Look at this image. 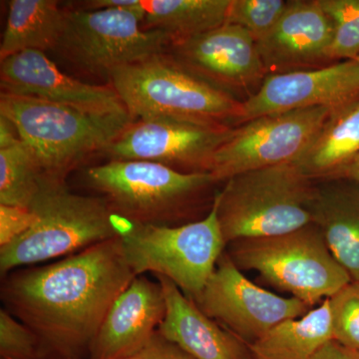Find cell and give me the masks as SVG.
Listing matches in <instances>:
<instances>
[{"instance_id":"obj_1","label":"cell","mask_w":359,"mask_h":359,"mask_svg":"<svg viewBox=\"0 0 359 359\" xmlns=\"http://www.w3.org/2000/svg\"><path fill=\"white\" fill-rule=\"evenodd\" d=\"M136 278L121 238L1 276L2 308L39 337L43 359H87L116 299Z\"/></svg>"},{"instance_id":"obj_2","label":"cell","mask_w":359,"mask_h":359,"mask_svg":"<svg viewBox=\"0 0 359 359\" xmlns=\"http://www.w3.org/2000/svg\"><path fill=\"white\" fill-rule=\"evenodd\" d=\"M87 186L127 223L181 226L204 219L218 191L211 173H185L150 161L110 160L87 168Z\"/></svg>"},{"instance_id":"obj_3","label":"cell","mask_w":359,"mask_h":359,"mask_svg":"<svg viewBox=\"0 0 359 359\" xmlns=\"http://www.w3.org/2000/svg\"><path fill=\"white\" fill-rule=\"evenodd\" d=\"M0 115L39 161L44 182L65 183L89 156L104 152L135 121L130 114L101 115L1 92Z\"/></svg>"},{"instance_id":"obj_4","label":"cell","mask_w":359,"mask_h":359,"mask_svg":"<svg viewBox=\"0 0 359 359\" xmlns=\"http://www.w3.org/2000/svg\"><path fill=\"white\" fill-rule=\"evenodd\" d=\"M29 209L32 228L0 247L1 276L120 237L121 219L102 197L71 192L65 183L44 182Z\"/></svg>"},{"instance_id":"obj_5","label":"cell","mask_w":359,"mask_h":359,"mask_svg":"<svg viewBox=\"0 0 359 359\" xmlns=\"http://www.w3.org/2000/svg\"><path fill=\"white\" fill-rule=\"evenodd\" d=\"M316 183L295 163L226 180L216 195L226 245L240 238L283 235L313 223Z\"/></svg>"},{"instance_id":"obj_6","label":"cell","mask_w":359,"mask_h":359,"mask_svg":"<svg viewBox=\"0 0 359 359\" xmlns=\"http://www.w3.org/2000/svg\"><path fill=\"white\" fill-rule=\"evenodd\" d=\"M110 85L136 119L174 117L237 125L242 101L202 79L165 52L110 73Z\"/></svg>"},{"instance_id":"obj_7","label":"cell","mask_w":359,"mask_h":359,"mask_svg":"<svg viewBox=\"0 0 359 359\" xmlns=\"http://www.w3.org/2000/svg\"><path fill=\"white\" fill-rule=\"evenodd\" d=\"M226 252L241 271H256L271 287L316 306L353 282L313 223L273 236L240 238Z\"/></svg>"},{"instance_id":"obj_8","label":"cell","mask_w":359,"mask_h":359,"mask_svg":"<svg viewBox=\"0 0 359 359\" xmlns=\"http://www.w3.org/2000/svg\"><path fill=\"white\" fill-rule=\"evenodd\" d=\"M121 222L123 250L134 275L165 276L192 299L204 290L226 250L216 198L209 214L193 223L168 226Z\"/></svg>"},{"instance_id":"obj_9","label":"cell","mask_w":359,"mask_h":359,"mask_svg":"<svg viewBox=\"0 0 359 359\" xmlns=\"http://www.w3.org/2000/svg\"><path fill=\"white\" fill-rule=\"evenodd\" d=\"M144 18L142 0L126 8L67 11L57 49L84 70L109 77L171 45L165 33L144 28Z\"/></svg>"},{"instance_id":"obj_10","label":"cell","mask_w":359,"mask_h":359,"mask_svg":"<svg viewBox=\"0 0 359 359\" xmlns=\"http://www.w3.org/2000/svg\"><path fill=\"white\" fill-rule=\"evenodd\" d=\"M332 111L308 108L261 116L238 125L215 154L212 176L217 183H224L245 172L297 163Z\"/></svg>"},{"instance_id":"obj_11","label":"cell","mask_w":359,"mask_h":359,"mask_svg":"<svg viewBox=\"0 0 359 359\" xmlns=\"http://www.w3.org/2000/svg\"><path fill=\"white\" fill-rule=\"evenodd\" d=\"M193 301L203 313L249 346L282 321L302 318L313 309L301 299L280 297L252 283L226 250Z\"/></svg>"},{"instance_id":"obj_12","label":"cell","mask_w":359,"mask_h":359,"mask_svg":"<svg viewBox=\"0 0 359 359\" xmlns=\"http://www.w3.org/2000/svg\"><path fill=\"white\" fill-rule=\"evenodd\" d=\"M233 128L181 118H144L132 123L105 154L111 160L160 163L185 173H211L214 156Z\"/></svg>"},{"instance_id":"obj_13","label":"cell","mask_w":359,"mask_h":359,"mask_svg":"<svg viewBox=\"0 0 359 359\" xmlns=\"http://www.w3.org/2000/svg\"><path fill=\"white\" fill-rule=\"evenodd\" d=\"M359 98V63L339 61L314 69L266 75L242 101L237 126L261 116L314 107L339 109Z\"/></svg>"},{"instance_id":"obj_14","label":"cell","mask_w":359,"mask_h":359,"mask_svg":"<svg viewBox=\"0 0 359 359\" xmlns=\"http://www.w3.org/2000/svg\"><path fill=\"white\" fill-rule=\"evenodd\" d=\"M1 92L32 97L85 112L130 114L111 85H92L71 77L43 51L26 50L2 59Z\"/></svg>"},{"instance_id":"obj_15","label":"cell","mask_w":359,"mask_h":359,"mask_svg":"<svg viewBox=\"0 0 359 359\" xmlns=\"http://www.w3.org/2000/svg\"><path fill=\"white\" fill-rule=\"evenodd\" d=\"M170 47V55L187 70L231 94L261 85L268 75L256 40L237 25L224 23Z\"/></svg>"},{"instance_id":"obj_16","label":"cell","mask_w":359,"mask_h":359,"mask_svg":"<svg viewBox=\"0 0 359 359\" xmlns=\"http://www.w3.org/2000/svg\"><path fill=\"white\" fill-rule=\"evenodd\" d=\"M332 26L318 0H290L275 27L257 40L266 74L332 65Z\"/></svg>"},{"instance_id":"obj_17","label":"cell","mask_w":359,"mask_h":359,"mask_svg":"<svg viewBox=\"0 0 359 359\" xmlns=\"http://www.w3.org/2000/svg\"><path fill=\"white\" fill-rule=\"evenodd\" d=\"M165 313L166 302L160 283L136 276L106 316L87 359L128 358L152 339Z\"/></svg>"},{"instance_id":"obj_18","label":"cell","mask_w":359,"mask_h":359,"mask_svg":"<svg viewBox=\"0 0 359 359\" xmlns=\"http://www.w3.org/2000/svg\"><path fill=\"white\" fill-rule=\"evenodd\" d=\"M166 302L158 332L195 359H255L249 344L203 313L171 280L155 276Z\"/></svg>"},{"instance_id":"obj_19","label":"cell","mask_w":359,"mask_h":359,"mask_svg":"<svg viewBox=\"0 0 359 359\" xmlns=\"http://www.w3.org/2000/svg\"><path fill=\"white\" fill-rule=\"evenodd\" d=\"M313 223L351 280L359 283V186L346 178L316 182Z\"/></svg>"},{"instance_id":"obj_20","label":"cell","mask_w":359,"mask_h":359,"mask_svg":"<svg viewBox=\"0 0 359 359\" xmlns=\"http://www.w3.org/2000/svg\"><path fill=\"white\" fill-rule=\"evenodd\" d=\"M359 155V98L332 111L295 164L314 182L339 179Z\"/></svg>"},{"instance_id":"obj_21","label":"cell","mask_w":359,"mask_h":359,"mask_svg":"<svg viewBox=\"0 0 359 359\" xmlns=\"http://www.w3.org/2000/svg\"><path fill=\"white\" fill-rule=\"evenodd\" d=\"M334 340L330 299L306 316L283 320L250 344L255 359H313Z\"/></svg>"},{"instance_id":"obj_22","label":"cell","mask_w":359,"mask_h":359,"mask_svg":"<svg viewBox=\"0 0 359 359\" xmlns=\"http://www.w3.org/2000/svg\"><path fill=\"white\" fill-rule=\"evenodd\" d=\"M65 13L55 0H13L1 45L0 59L26 50L57 49Z\"/></svg>"},{"instance_id":"obj_23","label":"cell","mask_w":359,"mask_h":359,"mask_svg":"<svg viewBox=\"0 0 359 359\" xmlns=\"http://www.w3.org/2000/svg\"><path fill=\"white\" fill-rule=\"evenodd\" d=\"M231 0H142L143 27L159 30L171 43L202 34L226 22Z\"/></svg>"},{"instance_id":"obj_24","label":"cell","mask_w":359,"mask_h":359,"mask_svg":"<svg viewBox=\"0 0 359 359\" xmlns=\"http://www.w3.org/2000/svg\"><path fill=\"white\" fill-rule=\"evenodd\" d=\"M43 183L39 161L20 138L0 147V205L29 209Z\"/></svg>"},{"instance_id":"obj_25","label":"cell","mask_w":359,"mask_h":359,"mask_svg":"<svg viewBox=\"0 0 359 359\" xmlns=\"http://www.w3.org/2000/svg\"><path fill=\"white\" fill-rule=\"evenodd\" d=\"M332 26L330 60L359 57V0H318Z\"/></svg>"},{"instance_id":"obj_26","label":"cell","mask_w":359,"mask_h":359,"mask_svg":"<svg viewBox=\"0 0 359 359\" xmlns=\"http://www.w3.org/2000/svg\"><path fill=\"white\" fill-rule=\"evenodd\" d=\"M287 4L283 0H231L224 23L243 28L257 42L275 27Z\"/></svg>"},{"instance_id":"obj_27","label":"cell","mask_w":359,"mask_h":359,"mask_svg":"<svg viewBox=\"0 0 359 359\" xmlns=\"http://www.w3.org/2000/svg\"><path fill=\"white\" fill-rule=\"evenodd\" d=\"M330 302L334 341L359 353V283H348Z\"/></svg>"},{"instance_id":"obj_28","label":"cell","mask_w":359,"mask_h":359,"mask_svg":"<svg viewBox=\"0 0 359 359\" xmlns=\"http://www.w3.org/2000/svg\"><path fill=\"white\" fill-rule=\"evenodd\" d=\"M1 359H43L39 337L6 309H0Z\"/></svg>"},{"instance_id":"obj_29","label":"cell","mask_w":359,"mask_h":359,"mask_svg":"<svg viewBox=\"0 0 359 359\" xmlns=\"http://www.w3.org/2000/svg\"><path fill=\"white\" fill-rule=\"evenodd\" d=\"M34 222L35 215L30 209L0 205V247L23 235Z\"/></svg>"},{"instance_id":"obj_30","label":"cell","mask_w":359,"mask_h":359,"mask_svg":"<svg viewBox=\"0 0 359 359\" xmlns=\"http://www.w3.org/2000/svg\"><path fill=\"white\" fill-rule=\"evenodd\" d=\"M123 359H195L184 349L163 337L159 332L153 335L145 346Z\"/></svg>"},{"instance_id":"obj_31","label":"cell","mask_w":359,"mask_h":359,"mask_svg":"<svg viewBox=\"0 0 359 359\" xmlns=\"http://www.w3.org/2000/svg\"><path fill=\"white\" fill-rule=\"evenodd\" d=\"M313 359H359L358 354L340 346L334 340L328 342Z\"/></svg>"},{"instance_id":"obj_32","label":"cell","mask_w":359,"mask_h":359,"mask_svg":"<svg viewBox=\"0 0 359 359\" xmlns=\"http://www.w3.org/2000/svg\"><path fill=\"white\" fill-rule=\"evenodd\" d=\"M140 0H92L83 2V6L87 11H97L105 8H126L133 7L139 4Z\"/></svg>"},{"instance_id":"obj_33","label":"cell","mask_w":359,"mask_h":359,"mask_svg":"<svg viewBox=\"0 0 359 359\" xmlns=\"http://www.w3.org/2000/svg\"><path fill=\"white\" fill-rule=\"evenodd\" d=\"M340 178H346L359 186V155L346 167Z\"/></svg>"},{"instance_id":"obj_34","label":"cell","mask_w":359,"mask_h":359,"mask_svg":"<svg viewBox=\"0 0 359 359\" xmlns=\"http://www.w3.org/2000/svg\"><path fill=\"white\" fill-rule=\"evenodd\" d=\"M356 61L359 63V57L358 59H355Z\"/></svg>"},{"instance_id":"obj_35","label":"cell","mask_w":359,"mask_h":359,"mask_svg":"<svg viewBox=\"0 0 359 359\" xmlns=\"http://www.w3.org/2000/svg\"><path fill=\"white\" fill-rule=\"evenodd\" d=\"M356 354H358V358H359V353H356Z\"/></svg>"}]
</instances>
